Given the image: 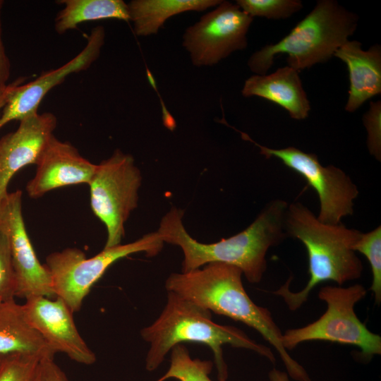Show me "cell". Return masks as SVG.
Listing matches in <instances>:
<instances>
[{
    "label": "cell",
    "instance_id": "4fadbf2b",
    "mask_svg": "<svg viewBox=\"0 0 381 381\" xmlns=\"http://www.w3.org/2000/svg\"><path fill=\"white\" fill-rule=\"evenodd\" d=\"M102 26L93 28L83 49L62 66L44 72L35 80L20 85L13 92L0 116V129L6 123L37 112L38 107L48 92L69 75L84 71L99 57L104 44Z\"/></svg>",
    "mask_w": 381,
    "mask_h": 381
},
{
    "label": "cell",
    "instance_id": "e0dca14e",
    "mask_svg": "<svg viewBox=\"0 0 381 381\" xmlns=\"http://www.w3.org/2000/svg\"><path fill=\"white\" fill-rule=\"evenodd\" d=\"M298 73L286 66L268 75L255 74L245 81L241 94L245 97L257 96L272 102L284 108L292 119H305L310 104Z\"/></svg>",
    "mask_w": 381,
    "mask_h": 381
},
{
    "label": "cell",
    "instance_id": "603a6c76",
    "mask_svg": "<svg viewBox=\"0 0 381 381\" xmlns=\"http://www.w3.org/2000/svg\"><path fill=\"white\" fill-rule=\"evenodd\" d=\"M236 4L247 15L267 19H285L303 8L299 0H236Z\"/></svg>",
    "mask_w": 381,
    "mask_h": 381
},
{
    "label": "cell",
    "instance_id": "ba28073f",
    "mask_svg": "<svg viewBox=\"0 0 381 381\" xmlns=\"http://www.w3.org/2000/svg\"><path fill=\"white\" fill-rule=\"evenodd\" d=\"M142 176L134 158L116 150L96 164L88 184L93 213L104 224L107 237L104 248L121 244L125 223L138 206Z\"/></svg>",
    "mask_w": 381,
    "mask_h": 381
},
{
    "label": "cell",
    "instance_id": "5b68a950",
    "mask_svg": "<svg viewBox=\"0 0 381 381\" xmlns=\"http://www.w3.org/2000/svg\"><path fill=\"white\" fill-rule=\"evenodd\" d=\"M358 16L334 0H318L308 15L281 40L267 44L249 57L248 66L265 75L274 57L286 54L287 66L298 72L324 63L353 35Z\"/></svg>",
    "mask_w": 381,
    "mask_h": 381
},
{
    "label": "cell",
    "instance_id": "4316f807",
    "mask_svg": "<svg viewBox=\"0 0 381 381\" xmlns=\"http://www.w3.org/2000/svg\"><path fill=\"white\" fill-rule=\"evenodd\" d=\"M32 381H69V380L54 362V358H43L39 361Z\"/></svg>",
    "mask_w": 381,
    "mask_h": 381
},
{
    "label": "cell",
    "instance_id": "44dd1931",
    "mask_svg": "<svg viewBox=\"0 0 381 381\" xmlns=\"http://www.w3.org/2000/svg\"><path fill=\"white\" fill-rule=\"evenodd\" d=\"M213 363L199 358H192L183 344H177L171 350L170 366L157 381L174 378L179 381H212L209 377Z\"/></svg>",
    "mask_w": 381,
    "mask_h": 381
},
{
    "label": "cell",
    "instance_id": "ffe728a7",
    "mask_svg": "<svg viewBox=\"0 0 381 381\" xmlns=\"http://www.w3.org/2000/svg\"><path fill=\"white\" fill-rule=\"evenodd\" d=\"M59 3L64 5L55 20L59 34L75 29L87 21L109 18L130 20L128 4L122 0H63Z\"/></svg>",
    "mask_w": 381,
    "mask_h": 381
},
{
    "label": "cell",
    "instance_id": "7c38bea8",
    "mask_svg": "<svg viewBox=\"0 0 381 381\" xmlns=\"http://www.w3.org/2000/svg\"><path fill=\"white\" fill-rule=\"evenodd\" d=\"M23 307L28 320L56 353L85 365L96 361L95 353L80 336L73 312L63 299L35 296L25 300Z\"/></svg>",
    "mask_w": 381,
    "mask_h": 381
},
{
    "label": "cell",
    "instance_id": "9a60e30c",
    "mask_svg": "<svg viewBox=\"0 0 381 381\" xmlns=\"http://www.w3.org/2000/svg\"><path fill=\"white\" fill-rule=\"evenodd\" d=\"M34 177L26 185L29 197L39 198L64 186L89 184L96 164L84 158L71 143L53 135L40 155Z\"/></svg>",
    "mask_w": 381,
    "mask_h": 381
},
{
    "label": "cell",
    "instance_id": "ac0fdd59",
    "mask_svg": "<svg viewBox=\"0 0 381 381\" xmlns=\"http://www.w3.org/2000/svg\"><path fill=\"white\" fill-rule=\"evenodd\" d=\"M13 354L54 358L56 353L28 320L15 298L0 301V356Z\"/></svg>",
    "mask_w": 381,
    "mask_h": 381
},
{
    "label": "cell",
    "instance_id": "3957f363",
    "mask_svg": "<svg viewBox=\"0 0 381 381\" xmlns=\"http://www.w3.org/2000/svg\"><path fill=\"white\" fill-rule=\"evenodd\" d=\"M140 334L150 345L145 358L148 371L158 368L168 352L183 342L205 344L211 349L219 381L228 378L224 345L251 350L275 363L270 348L253 340L237 327L214 322L212 312L171 291H167V303L159 317L144 327Z\"/></svg>",
    "mask_w": 381,
    "mask_h": 381
},
{
    "label": "cell",
    "instance_id": "9c48e42d",
    "mask_svg": "<svg viewBox=\"0 0 381 381\" xmlns=\"http://www.w3.org/2000/svg\"><path fill=\"white\" fill-rule=\"evenodd\" d=\"M243 139L253 143L260 153L269 159L276 157L298 173L317 193L320 199L318 219L324 224H339L343 217L353 212V200L358 195L356 184L341 169L333 165L322 166L318 156L294 147L273 149L253 141L240 132Z\"/></svg>",
    "mask_w": 381,
    "mask_h": 381
},
{
    "label": "cell",
    "instance_id": "7402d4cb",
    "mask_svg": "<svg viewBox=\"0 0 381 381\" xmlns=\"http://www.w3.org/2000/svg\"><path fill=\"white\" fill-rule=\"evenodd\" d=\"M355 252L362 253L368 260L372 284L370 290L373 293L376 304L381 302V227L366 233H362L353 247Z\"/></svg>",
    "mask_w": 381,
    "mask_h": 381
},
{
    "label": "cell",
    "instance_id": "4dcf8cb0",
    "mask_svg": "<svg viewBox=\"0 0 381 381\" xmlns=\"http://www.w3.org/2000/svg\"><path fill=\"white\" fill-rule=\"evenodd\" d=\"M3 357H4V356H0V363H1V360H2Z\"/></svg>",
    "mask_w": 381,
    "mask_h": 381
},
{
    "label": "cell",
    "instance_id": "8fae6325",
    "mask_svg": "<svg viewBox=\"0 0 381 381\" xmlns=\"http://www.w3.org/2000/svg\"><path fill=\"white\" fill-rule=\"evenodd\" d=\"M0 229L5 233L17 278L16 297L55 296L51 274L28 236L22 213V191L8 193L0 202Z\"/></svg>",
    "mask_w": 381,
    "mask_h": 381
},
{
    "label": "cell",
    "instance_id": "7a4b0ae2",
    "mask_svg": "<svg viewBox=\"0 0 381 381\" xmlns=\"http://www.w3.org/2000/svg\"><path fill=\"white\" fill-rule=\"evenodd\" d=\"M242 275L236 266L212 262L188 272L171 274L165 288L210 312L255 329L277 350L289 377L297 381H312L303 367L284 349L282 332L270 311L255 304L248 295Z\"/></svg>",
    "mask_w": 381,
    "mask_h": 381
},
{
    "label": "cell",
    "instance_id": "cb8c5ba5",
    "mask_svg": "<svg viewBox=\"0 0 381 381\" xmlns=\"http://www.w3.org/2000/svg\"><path fill=\"white\" fill-rule=\"evenodd\" d=\"M40 360L23 354L4 356L0 363V381H32Z\"/></svg>",
    "mask_w": 381,
    "mask_h": 381
},
{
    "label": "cell",
    "instance_id": "52a82bcc",
    "mask_svg": "<svg viewBox=\"0 0 381 381\" xmlns=\"http://www.w3.org/2000/svg\"><path fill=\"white\" fill-rule=\"evenodd\" d=\"M164 242L157 233L152 232L126 244L104 248L92 258L76 248L54 252L46 258L55 296L61 298L73 313L78 311L92 286L107 270L117 260L129 255L145 253L148 257L157 255Z\"/></svg>",
    "mask_w": 381,
    "mask_h": 381
},
{
    "label": "cell",
    "instance_id": "2e32d148",
    "mask_svg": "<svg viewBox=\"0 0 381 381\" xmlns=\"http://www.w3.org/2000/svg\"><path fill=\"white\" fill-rule=\"evenodd\" d=\"M334 56L346 64L349 78V90L345 111L352 113L365 102L381 93V47L378 44L368 50L361 42L348 40Z\"/></svg>",
    "mask_w": 381,
    "mask_h": 381
},
{
    "label": "cell",
    "instance_id": "d4e9b609",
    "mask_svg": "<svg viewBox=\"0 0 381 381\" xmlns=\"http://www.w3.org/2000/svg\"><path fill=\"white\" fill-rule=\"evenodd\" d=\"M17 287L9 243L5 233L0 229V301L16 297Z\"/></svg>",
    "mask_w": 381,
    "mask_h": 381
},
{
    "label": "cell",
    "instance_id": "83f0119b",
    "mask_svg": "<svg viewBox=\"0 0 381 381\" xmlns=\"http://www.w3.org/2000/svg\"><path fill=\"white\" fill-rule=\"evenodd\" d=\"M3 5L4 1L0 0V92L4 90L8 86V84L7 83L11 73L10 61L6 53L2 40L1 16Z\"/></svg>",
    "mask_w": 381,
    "mask_h": 381
},
{
    "label": "cell",
    "instance_id": "30bf717a",
    "mask_svg": "<svg viewBox=\"0 0 381 381\" xmlns=\"http://www.w3.org/2000/svg\"><path fill=\"white\" fill-rule=\"evenodd\" d=\"M253 20L236 3L222 1L186 28L182 44L194 66H214L233 52L246 48Z\"/></svg>",
    "mask_w": 381,
    "mask_h": 381
},
{
    "label": "cell",
    "instance_id": "f1b7e54d",
    "mask_svg": "<svg viewBox=\"0 0 381 381\" xmlns=\"http://www.w3.org/2000/svg\"><path fill=\"white\" fill-rule=\"evenodd\" d=\"M24 80L25 78H18L13 83L8 84L4 90L0 92V111L4 109L15 90L20 85L23 84Z\"/></svg>",
    "mask_w": 381,
    "mask_h": 381
},
{
    "label": "cell",
    "instance_id": "6da1fadb",
    "mask_svg": "<svg viewBox=\"0 0 381 381\" xmlns=\"http://www.w3.org/2000/svg\"><path fill=\"white\" fill-rule=\"evenodd\" d=\"M288 205L282 200L270 202L243 231L212 243L193 238L183 226V211L173 207L162 218L157 233L164 243L181 248V272L212 262L225 263L237 267L250 283L257 284L266 271L268 250L286 235L284 220Z\"/></svg>",
    "mask_w": 381,
    "mask_h": 381
},
{
    "label": "cell",
    "instance_id": "277c9868",
    "mask_svg": "<svg viewBox=\"0 0 381 381\" xmlns=\"http://www.w3.org/2000/svg\"><path fill=\"white\" fill-rule=\"evenodd\" d=\"M286 235L298 239L306 248L309 279L297 292L289 289L292 277L272 294L282 297L290 310L298 309L318 284L327 281L338 285L361 277L363 267L353 247L361 235L341 224L320 222L301 202L288 205L284 220Z\"/></svg>",
    "mask_w": 381,
    "mask_h": 381
},
{
    "label": "cell",
    "instance_id": "484cf974",
    "mask_svg": "<svg viewBox=\"0 0 381 381\" xmlns=\"http://www.w3.org/2000/svg\"><path fill=\"white\" fill-rule=\"evenodd\" d=\"M367 131V145L370 153L377 159L381 156V102H370V108L363 115Z\"/></svg>",
    "mask_w": 381,
    "mask_h": 381
},
{
    "label": "cell",
    "instance_id": "5bb4252c",
    "mask_svg": "<svg viewBox=\"0 0 381 381\" xmlns=\"http://www.w3.org/2000/svg\"><path fill=\"white\" fill-rule=\"evenodd\" d=\"M57 124L49 112L33 113L20 121L18 128L0 138V202L13 176L22 168L36 164Z\"/></svg>",
    "mask_w": 381,
    "mask_h": 381
},
{
    "label": "cell",
    "instance_id": "f546056e",
    "mask_svg": "<svg viewBox=\"0 0 381 381\" xmlns=\"http://www.w3.org/2000/svg\"><path fill=\"white\" fill-rule=\"evenodd\" d=\"M270 381H290L289 376L285 372L273 368L269 373Z\"/></svg>",
    "mask_w": 381,
    "mask_h": 381
},
{
    "label": "cell",
    "instance_id": "8992f818",
    "mask_svg": "<svg viewBox=\"0 0 381 381\" xmlns=\"http://www.w3.org/2000/svg\"><path fill=\"white\" fill-rule=\"evenodd\" d=\"M366 294L365 288L359 284L322 287L318 297L326 303V311L317 320L282 333L284 349L288 351L303 342L320 340L357 346L366 358L380 355L381 337L370 331L354 311Z\"/></svg>",
    "mask_w": 381,
    "mask_h": 381
},
{
    "label": "cell",
    "instance_id": "d6986e66",
    "mask_svg": "<svg viewBox=\"0 0 381 381\" xmlns=\"http://www.w3.org/2000/svg\"><path fill=\"white\" fill-rule=\"evenodd\" d=\"M222 0H133L128 4L130 20L138 36L157 33L171 16L186 11H202L215 7Z\"/></svg>",
    "mask_w": 381,
    "mask_h": 381
}]
</instances>
